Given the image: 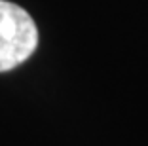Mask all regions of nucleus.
Returning <instances> with one entry per match:
<instances>
[{"label": "nucleus", "instance_id": "f257e3e1", "mask_svg": "<svg viewBox=\"0 0 148 146\" xmlns=\"http://www.w3.org/2000/svg\"><path fill=\"white\" fill-rule=\"evenodd\" d=\"M38 46V29L21 6L0 0V72L25 63Z\"/></svg>", "mask_w": 148, "mask_h": 146}]
</instances>
